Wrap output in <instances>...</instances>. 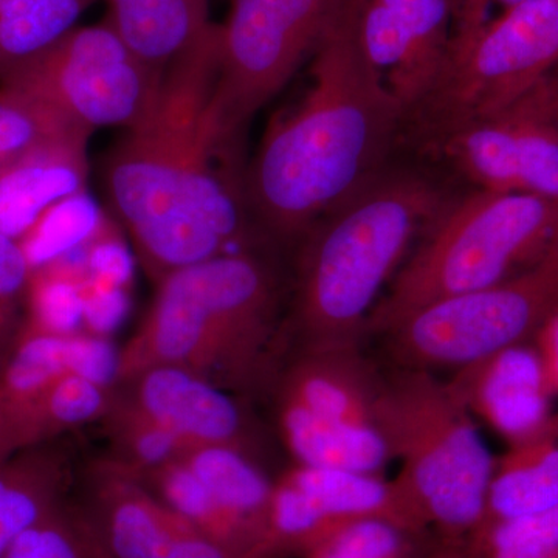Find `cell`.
Here are the masks:
<instances>
[{
    "mask_svg": "<svg viewBox=\"0 0 558 558\" xmlns=\"http://www.w3.org/2000/svg\"><path fill=\"white\" fill-rule=\"evenodd\" d=\"M219 24L165 69L149 112L110 149L105 189L110 207L157 270L222 255L252 222L240 157L216 130Z\"/></svg>",
    "mask_w": 558,
    "mask_h": 558,
    "instance_id": "1",
    "label": "cell"
},
{
    "mask_svg": "<svg viewBox=\"0 0 558 558\" xmlns=\"http://www.w3.org/2000/svg\"><path fill=\"white\" fill-rule=\"evenodd\" d=\"M312 57L310 90L271 124L244 170L250 219L281 241L306 236L387 167L405 113L363 51L344 0Z\"/></svg>",
    "mask_w": 558,
    "mask_h": 558,
    "instance_id": "2",
    "label": "cell"
},
{
    "mask_svg": "<svg viewBox=\"0 0 558 558\" xmlns=\"http://www.w3.org/2000/svg\"><path fill=\"white\" fill-rule=\"evenodd\" d=\"M451 199L432 172L388 163L312 227L296 296L312 347H359L385 282Z\"/></svg>",
    "mask_w": 558,
    "mask_h": 558,
    "instance_id": "3",
    "label": "cell"
},
{
    "mask_svg": "<svg viewBox=\"0 0 558 558\" xmlns=\"http://www.w3.org/2000/svg\"><path fill=\"white\" fill-rule=\"evenodd\" d=\"M558 244V202L470 190L453 196L371 315L388 332L435 301L490 288L545 258Z\"/></svg>",
    "mask_w": 558,
    "mask_h": 558,
    "instance_id": "4",
    "label": "cell"
},
{
    "mask_svg": "<svg viewBox=\"0 0 558 558\" xmlns=\"http://www.w3.org/2000/svg\"><path fill=\"white\" fill-rule=\"evenodd\" d=\"M377 425L422 523L461 539L483 523L495 458L472 414L428 369L381 380Z\"/></svg>",
    "mask_w": 558,
    "mask_h": 558,
    "instance_id": "5",
    "label": "cell"
},
{
    "mask_svg": "<svg viewBox=\"0 0 558 558\" xmlns=\"http://www.w3.org/2000/svg\"><path fill=\"white\" fill-rule=\"evenodd\" d=\"M558 64V0H526L453 36L427 94L403 116L407 143L483 119L526 95Z\"/></svg>",
    "mask_w": 558,
    "mask_h": 558,
    "instance_id": "6",
    "label": "cell"
},
{
    "mask_svg": "<svg viewBox=\"0 0 558 558\" xmlns=\"http://www.w3.org/2000/svg\"><path fill=\"white\" fill-rule=\"evenodd\" d=\"M165 70L153 68L108 20L76 27L0 76V95L86 132L135 126L153 108Z\"/></svg>",
    "mask_w": 558,
    "mask_h": 558,
    "instance_id": "7",
    "label": "cell"
},
{
    "mask_svg": "<svg viewBox=\"0 0 558 558\" xmlns=\"http://www.w3.org/2000/svg\"><path fill=\"white\" fill-rule=\"evenodd\" d=\"M558 306V244L531 269L435 301L385 332L403 368H461L531 341Z\"/></svg>",
    "mask_w": 558,
    "mask_h": 558,
    "instance_id": "8",
    "label": "cell"
},
{
    "mask_svg": "<svg viewBox=\"0 0 558 558\" xmlns=\"http://www.w3.org/2000/svg\"><path fill=\"white\" fill-rule=\"evenodd\" d=\"M339 0H231L219 24V73L213 95L216 130L240 156L242 132L314 51Z\"/></svg>",
    "mask_w": 558,
    "mask_h": 558,
    "instance_id": "9",
    "label": "cell"
},
{
    "mask_svg": "<svg viewBox=\"0 0 558 558\" xmlns=\"http://www.w3.org/2000/svg\"><path fill=\"white\" fill-rule=\"evenodd\" d=\"M275 301L274 275L248 253L219 255L165 277L149 323L160 357L183 360L213 343L259 336Z\"/></svg>",
    "mask_w": 558,
    "mask_h": 558,
    "instance_id": "10",
    "label": "cell"
},
{
    "mask_svg": "<svg viewBox=\"0 0 558 558\" xmlns=\"http://www.w3.org/2000/svg\"><path fill=\"white\" fill-rule=\"evenodd\" d=\"M411 143L470 190L558 202V121L529 92L497 113Z\"/></svg>",
    "mask_w": 558,
    "mask_h": 558,
    "instance_id": "11",
    "label": "cell"
},
{
    "mask_svg": "<svg viewBox=\"0 0 558 558\" xmlns=\"http://www.w3.org/2000/svg\"><path fill=\"white\" fill-rule=\"evenodd\" d=\"M360 44L403 110L438 75L462 0H344Z\"/></svg>",
    "mask_w": 558,
    "mask_h": 558,
    "instance_id": "12",
    "label": "cell"
},
{
    "mask_svg": "<svg viewBox=\"0 0 558 558\" xmlns=\"http://www.w3.org/2000/svg\"><path fill=\"white\" fill-rule=\"evenodd\" d=\"M380 517L421 531L416 510L398 481L373 473L301 465L271 490L267 521L279 538L310 545L329 529Z\"/></svg>",
    "mask_w": 558,
    "mask_h": 558,
    "instance_id": "13",
    "label": "cell"
},
{
    "mask_svg": "<svg viewBox=\"0 0 558 558\" xmlns=\"http://www.w3.org/2000/svg\"><path fill=\"white\" fill-rule=\"evenodd\" d=\"M447 387L472 417L483 421L509 446L556 433V398L532 341L461 366Z\"/></svg>",
    "mask_w": 558,
    "mask_h": 558,
    "instance_id": "14",
    "label": "cell"
},
{
    "mask_svg": "<svg viewBox=\"0 0 558 558\" xmlns=\"http://www.w3.org/2000/svg\"><path fill=\"white\" fill-rule=\"evenodd\" d=\"M380 385L357 347L315 348L286 384L284 403L329 427L381 435L376 417Z\"/></svg>",
    "mask_w": 558,
    "mask_h": 558,
    "instance_id": "15",
    "label": "cell"
},
{
    "mask_svg": "<svg viewBox=\"0 0 558 558\" xmlns=\"http://www.w3.org/2000/svg\"><path fill=\"white\" fill-rule=\"evenodd\" d=\"M86 140L47 143L0 167V233L21 241L58 202L86 191Z\"/></svg>",
    "mask_w": 558,
    "mask_h": 558,
    "instance_id": "16",
    "label": "cell"
},
{
    "mask_svg": "<svg viewBox=\"0 0 558 558\" xmlns=\"http://www.w3.org/2000/svg\"><path fill=\"white\" fill-rule=\"evenodd\" d=\"M554 509H558L556 433L509 446L495 459L481 524L524 519Z\"/></svg>",
    "mask_w": 558,
    "mask_h": 558,
    "instance_id": "17",
    "label": "cell"
},
{
    "mask_svg": "<svg viewBox=\"0 0 558 558\" xmlns=\"http://www.w3.org/2000/svg\"><path fill=\"white\" fill-rule=\"evenodd\" d=\"M108 20L143 61L165 70L209 25L211 0H106Z\"/></svg>",
    "mask_w": 558,
    "mask_h": 558,
    "instance_id": "18",
    "label": "cell"
},
{
    "mask_svg": "<svg viewBox=\"0 0 558 558\" xmlns=\"http://www.w3.org/2000/svg\"><path fill=\"white\" fill-rule=\"evenodd\" d=\"M143 403L157 424L175 435L220 442L240 427L236 407L208 385L175 368H160L146 377Z\"/></svg>",
    "mask_w": 558,
    "mask_h": 558,
    "instance_id": "19",
    "label": "cell"
},
{
    "mask_svg": "<svg viewBox=\"0 0 558 558\" xmlns=\"http://www.w3.org/2000/svg\"><path fill=\"white\" fill-rule=\"evenodd\" d=\"M95 2L97 0H2L0 76L64 38Z\"/></svg>",
    "mask_w": 558,
    "mask_h": 558,
    "instance_id": "20",
    "label": "cell"
},
{
    "mask_svg": "<svg viewBox=\"0 0 558 558\" xmlns=\"http://www.w3.org/2000/svg\"><path fill=\"white\" fill-rule=\"evenodd\" d=\"M112 545L120 558H226L189 524L137 501L117 509Z\"/></svg>",
    "mask_w": 558,
    "mask_h": 558,
    "instance_id": "21",
    "label": "cell"
},
{
    "mask_svg": "<svg viewBox=\"0 0 558 558\" xmlns=\"http://www.w3.org/2000/svg\"><path fill=\"white\" fill-rule=\"evenodd\" d=\"M191 470L207 487L231 531L256 517H267L271 488L266 478L236 451L211 447L201 451Z\"/></svg>",
    "mask_w": 558,
    "mask_h": 558,
    "instance_id": "22",
    "label": "cell"
},
{
    "mask_svg": "<svg viewBox=\"0 0 558 558\" xmlns=\"http://www.w3.org/2000/svg\"><path fill=\"white\" fill-rule=\"evenodd\" d=\"M102 222L100 209L86 191L47 209L32 230L17 241L31 266V274L87 244L101 229Z\"/></svg>",
    "mask_w": 558,
    "mask_h": 558,
    "instance_id": "23",
    "label": "cell"
},
{
    "mask_svg": "<svg viewBox=\"0 0 558 558\" xmlns=\"http://www.w3.org/2000/svg\"><path fill=\"white\" fill-rule=\"evenodd\" d=\"M398 521L371 517L339 524L311 542V558H413L411 535Z\"/></svg>",
    "mask_w": 558,
    "mask_h": 558,
    "instance_id": "24",
    "label": "cell"
},
{
    "mask_svg": "<svg viewBox=\"0 0 558 558\" xmlns=\"http://www.w3.org/2000/svg\"><path fill=\"white\" fill-rule=\"evenodd\" d=\"M468 548L473 558H558V509L481 524Z\"/></svg>",
    "mask_w": 558,
    "mask_h": 558,
    "instance_id": "25",
    "label": "cell"
},
{
    "mask_svg": "<svg viewBox=\"0 0 558 558\" xmlns=\"http://www.w3.org/2000/svg\"><path fill=\"white\" fill-rule=\"evenodd\" d=\"M32 307L38 329L68 336L84 319L83 274L60 263L33 270Z\"/></svg>",
    "mask_w": 558,
    "mask_h": 558,
    "instance_id": "26",
    "label": "cell"
},
{
    "mask_svg": "<svg viewBox=\"0 0 558 558\" xmlns=\"http://www.w3.org/2000/svg\"><path fill=\"white\" fill-rule=\"evenodd\" d=\"M36 468H0V558L14 539L49 513V488Z\"/></svg>",
    "mask_w": 558,
    "mask_h": 558,
    "instance_id": "27",
    "label": "cell"
},
{
    "mask_svg": "<svg viewBox=\"0 0 558 558\" xmlns=\"http://www.w3.org/2000/svg\"><path fill=\"white\" fill-rule=\"evenodd\" d=\"M90 132L49 116L35 106L0 95V163L62 140H89Z\"/></svg>",
    "mask_w": 558,
    "mask_h": 558,
    "instance_id": "28",
    "label": "cell"
},
{
    "mask_svg": "<svg viewBox=\"0 0 558 558\" xmlns=\"http://www.w3.org/2000/svg\"><path fill=\"white\" fill-rule=\"evenodd\" d=\"M168 498L175 509L196 523L205 524L215 534H229L231 527L223 519L207 487L194 475L193 470H174L165 483Z\"/></svg>",
    "mask_w": 558,
    "mask_h": 558,
    "instance_id": "29",
    "label": "cell"
},
{
    "mask_svg": "<svg viewBox=\"0 0 558 558\" xmlns=\"http://www.w3.org/2000/svg\"><path fill=\"white\" fill-rule=\"evenodd\" d=\"M2 558H78V553L68 532L49 515L14 539Z\"/></svg>",
    "mask_w": 558,
    "mask_h": 558,
    "instance_id": "30",
    "label": "cell"
},
{
    "mask_svg": "<svg viewBox=\"0 0 558 558\" xmlns=\"http://www.w3.org/2000/svg\"><path fill=\"white\" fill-rule=\"evenodd\" d=\"M98 234L100 230L95 234L94 245L87 248V279L98 284L124 288L134 274L130 252L120 241L110 236L98 240Z\"/></svg>",
    "mask_w": 558,
    "mask_h": 558,
    "instance_id": "31",
    "label": "cell"
},
{
    "mask_svg": "<svg viewBox=\"0 0 558 558\" xmlns=\"http://www.w3.org/2000/svg\"><path fill=\"white\" fill-rule=\"evenodd\" d=\"M84 319L97 332H110L123 322L130 301L123 288L98 284L86 279L83 284Z\"/></svg>",
    "mask_w": 558,
    "mask_h": 558,
    "instance_id": "32",
    "label": "cell"
},
{
    "mask_svg": "<svg viewBox=\"0 0 558 558\" xmlns=\"http://www.w3.org/2000/svg\"><path fill=\"white\" fill-rule=\"evenodd\" d=\"M117 369V355L105 340L72 339L69 341V371L95 385L108 384Z\"/></svg>",
    "mask_w": 558,
    "mask_h": 558,
    "instance_id": "33",
    "label": "cell"
},
{
    "mask_svg": "<svg viewBox=\"0 0 558 558\" xmlns=\"http://www.w3.org/2000/svg\"><path fill=\"white\" fill-rule=\"evenodd\" d=\"M31 279V266L20 242L0 233V328L5 326L14 303Z\"/></svg>",
    "mask_w": 558,
    "mask_h": 558,
    "instance_id": "34",
    "label": "cell"
},
{
    "mask_svg": "<svg viewBox=\"0 0 558 558\" xmlns=\"http://www.w3.org/2000/svg\"><path fill=\"white\" fill-rule=\"evenodd\" d=\"M531 341L542 360L550 392L558 398V306L550 312Z\"/></svg>",
    "mask_w": 558,
    "mask_h": 558,
    "instance_id": "35",
    "label": "cell"
},
{
    "mask_svg": "<svg viewBox=\"0 0 558 558\" xmlns=\"http://www.w3.org/2000/svg\"><path fill=\"white\" fill-rule=\"evenodd\" d=\"M523 2L526 0H462L451 38L475 31L502 11Z\"/></svg>",
    "mask_w": 558,
    "mask_h": 558,
    "instance_id": "36",
    "label": "cell"
},
{
    "mask_svg": "<svg viewBox=\"0 0 558 558\" xmlns=\"http://www.w3.org/2000/svg\"><path fill=\"white\" fill-rule=\"evenodd\" d=\"M175 433L170 428L159 425L143 433L137 440L140 457L148 462H159L168 457L174 449Z\"/></svg>",
    "mask_w": 558,
    "mask_h": 558,
    "instance_id": "37",
    "label": "cell"
},
{
    "mask_svg": "<svg viewBox=\"0 0 558 558\" xmlns=\"http://www.w3.org/2000/svg\"><path fill=\"white\" fill-rule=\"evenodd\" d=\"M550 117L558 121V64L529 90Z\"/></svg>",
    "mask_w": 558,
    "mask_h": 558,
    "instance_id": "38",
    "label": "cell"
},
{
    "mask_svg": "<svg viewBox=\"0 0 558 558\" xmlns=\"http://www.w3.org/2000/svg\"><path fill=\"white\" fill-rule=\"evenodd\" d=\"M432 558H473V556L468 545H462L461 539L446 538V545Z\"/></svg>",
    "mask_w": 558,
    "mask_h": 558,
    "instance_id": "39",
    "label": "cell"
},
{
    "mask_svg": "<svg viewBox=\"0 0 558 558\" xmlns=\"http://www.w3.org/2000/svg\"><path fill=\"white\" fill-rule=\"evenodd\" d=\"M554 432H556V435L558 436V411L556 413V422H554Z\"/></svg>",
    "mask_w": 558,
    "mask_h": 558,
    "instance_id": "40",
    "label": "cell"
},
{
    "mask_svg": "<svg viewBox=\"0 0 558 558\" xmlns=\"http://www.w3.org/2000/svg\"><path fill=\"white\" fill-rule=\"evenodd\" d=\"M0 167H2V163H0Z\"/></svg>",
    "mask_w": 558,
    "mask_h": 558,
    "instance_id": "41",
    "label": "cell"
},
{
    "mask_svg": "<svg viewBox=\"0 0 558 558\" xmlns=\"http://www.w3.org/2000/svg\"><path fill=\"white\" fill-rule=\"evenodd\" d=\"M0 2H2V0H0Z\"/></svg>",
    "mask_w": 558,
    "mask_h": 558,
    "instance_id": "42",
    "label": "cell"
}]
</instances>
